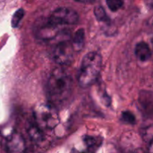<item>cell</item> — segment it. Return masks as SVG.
I'll list each match as a JSON object with an SVG mask.
<instances>
[{
  "label": "cell",
  "instance_id": "6da1fadb",
  "mask_svg": "<svg viewBox=\"0 0 153 153\" xmlns=\"http://www.w3.org/2000/svg\"><path fill=\"white\" fill-rule=\"evenodd\" d=\"M73 88V80L70 75L62 68L52 70L46 86L49 103L55 106L61 104L69 98Z\"/></svg>",
  "mask_w": 153,
  "mask_h": 153
},
{
  "label": "cell",
  "instance_id": "7a4b0ae2",
  "mask_svg": "<svg viewBox=\"0 0 153 153\" xmlns=\"http://www.w3.org/2000/svg\"><path fill=\"white\" fill-rule=\"evenodd\" d=\"M102 58L100 54L91 52L82 59L78 74V81L81 87L91 86L98 79L102 68Z\"/></svg>",
  "mask_w": 153,
  "mask_h": 153
},
{
  "label": "cell",
  "instance_id": "3957f363",
  "mask_svg": "<svg viewBox=\"0 0 153 153\" xmlns=\"http://www.w3.org/2000/svg\"><path fill=\"white\" fill-rule=\"evenodd\" d=\"M34 124L41 130H52L60 122L57 106L51 103L41 104L34 110Z\"/></svg>",
  "mask_w": 153,
  "mask_h": 153
},
{
  "label": "cell",
  "instance_id": "277c9868",
  "mask_svg": "<svg viewBox=\"0 0 153 153\" xmlns=\"http://www.w3.org/2000/svg\"><path fill=\"white\" fill-rule=\"evenodd\" d=\"M75 50L69 37L58 42L52 52V58L60 65H70L74 59Z\"/></svg>",
  "mask_w": 153,
  "mask_h": 153
},
{
  "label": "cell",
  "instance_id": "5b68a950",
  "mask_svg": "<svg viewBox=\"0 0 153 153\" xmlns=\"http://www.w3.org/2000/svg\"><path fill=\"white\" fill-rule=\"evenodd\" d=\"M79 20L77 12L70 8L61 7L54 10L48 19L49 23L54 26L74 25Z\"/></svg>",
  "mask_w": 153,
  "mask_h": 153
},
{
  "label": "cell",
  "instance_id": "8992f818",
  "mask_svg": "<svg viewBox=\"0 0 153 153\" xmlns=\"http://www.w3.org/2000/svg\"><path fill=\"white\" fill-rule=\"evenodd\" d=\"M58 26L49 23V21L44 25L39 26L36 31L37 37L44 40H53L58 37Z\"/></svg>",
  "mask_w": 153,
  "mask_h": 153
},
{
  "label": "cell",
  "instance_id": "52a82bcc",
  "mask_svg": "<svg viewBox=\"0 0 153 153\" xmlns=\"http://www.w3.org/2000/svg\"><path fill=\"white\" fill-rule=\"evenodd\" d=\"M6 139L7 140V149L10 153H19L24 151L25 144L23 140L19 135L11 134Z\"/></svg>",
  "mask_w": 153,
  "mask_h": 153
},
{
  "label": "cell",
  "instance_id": "ba28073f",
  "mask_svg": "<svg viewBox=\"0 0 153 153\" xmlns=\"http://www.w3.org/2000/svg\"><path fill=\"white\" fill-rule=\"evenodd\" d=\"M134 52H135V56H137V58L141 62L148 61L152 56V52H151V50L149 45L144 41L139 42L138 44H137Z\"/></svg>",
  "mask_w": 153,
  "mask_h": 153
},
{
  "label": "cell",
  "instance_id": "9c48e42d",
  "mask_svg": "<svg viewBox=\"0 0 153 153\" xmlns=\"http://www.w3.org/2000/svg\"><path fill=\"white\" fill-rule=\"evenodd\" d=\"M85 30L83 28L77 30L75 33L73 40H71L75 52H79L83 48L84 44H85Z\"/></svg>",
  "mask_w": 153,
  "mask_h": 153
},
{
  "label": "cell",
  "instance_id": "30bf717a",
  "mask_svg": "<svg viewBox=\"0 0 153 153\" xmlns=\"http://www.w3.org/2000/svg\"><path fill=\"white\" fill-rule=\"evenodd\" d=\"M28 134L30 139L35 142H40L43 139V130L37 127L35 124H31L28 129Z\"/></svg>",
  "mask_w": 153,
  "mask_h": 153
},
{
  "label": "cell",
  "instance_id": "8fae6325",
  "mask_svg": "<svg viewBox=\"0 0 153 153\" xmlns=\"http://www.w3.org/2000/svg\"><path fill=\"white\" fill-rule=\"evenodd\" d=\"M94 14H95L96 18L100 22H104L108 23L110 22V19L106 14L105 10H104L102 6H97L94 9Z\"/></svg>",
  "mask_w": 153,
  "mask_h": 153
},
{
  "label": "cell",
  "instance_id": "7c38bea8",
  "mask_svg": "<svg viewBox=\"0 0 153 153\" xmlns=\"http://www.w3.org/2000/svg\"><path fill=\"white\" fill-rule=\"evenodd\" d=\"M141 136L143 140L147 142H152V125L150 124L149 126L143 128L141 130Z\"/></svg>",
  "mask_w": 153,
  "mask_h": 153
},
{
  "label": "cell",
  "instance_id": "4fadbf2b",
  "mask_svg": "<svg viewBox=\"0 0 153 153\" xmlns=\"http://www.w3.org/2000/svg\"><path fill=\"white\" fill-rule=\"evenodd\" d=\"M24 14H25V12H24L23 9L22 8L19 9V10L15 12L11 20V26L13 28H16L18 26L19 22L24 16Z\"/></svg>",
  "mask_w": 153,
  "mask_h": 153
},
{
  "label": "cell",
  "instance_id": "5bb4252c",
  "mask_svg": "<svg viewBox=\"0 0 153 153\" xmlns=\"http://www.w3.org/2000/svg\"><path fill=\"white\" fill-rule=\"evenodd\" d=\"M106 4L111 11H117L123 5V0H106Z\"/></svg>",
  "mask_w": 153,
  "mask_h": 153
},
{
  "label": "cell",
  "instance_id": "9a60e30c",
  "mask_svg": "<svg viewBox=\"0 0 153 153\" xmlns=\"http://www.w3.org/2000/svg\"><path fill=\"white\" fill-rule=\"evenodd\" d=\"M84 142H85V145L88 146V148L90 149H93V148L98 147L100 146V141L97 138L94 137V136H86L84 138Z\"/></svg>",
  "mask_w": 153,
  "mask_h": 153
},
{
  "label": "cell",
  "instance_id": "2e32d148",
  "mask_svg": "<svg viewBox=\"0 0 153 153\" xmlns=\"http://www.w3.org/2000/svg\"><path fill=\"white\" fill-rule=\"evenodd\" d=\"M121 118L124 122L130 124H134L136 122V118L134 114L129 111H124L122 112Z\"/></svg>",
  "mask_w": 153,
  "mask_h": 153
},
{
  "label": "cell",
  "instance_id": "e0dca14e",
  "mask_svg": "<svg viewBox=\"0 0 153 153\" xmlns=\"http://www.w3.org/2000/svg\"><path fill=\"white\" fill-rule=\"evenodd\" d=\"M75 1L78 2H82V3H92L94 2L95 0H75Z\"/></svg>",
  "mask_w": 153,
  "mask_h": 153
},
{
  "label": "cell",
  "instance_id": "ac0fdd59",
  "mask_svg": "<svg viewBox=\"0 0 153 153\" xmlns=\"http://www.w3.org/2000/svg\"><path fill=\"white\" fill-rule=\"evenodd\" d=\"M134 153H144V152L143 150H137V151L134 152Z\"/></svg>",
  "mask_w": 153,
  "mask_h": 153
}]
</instances>
